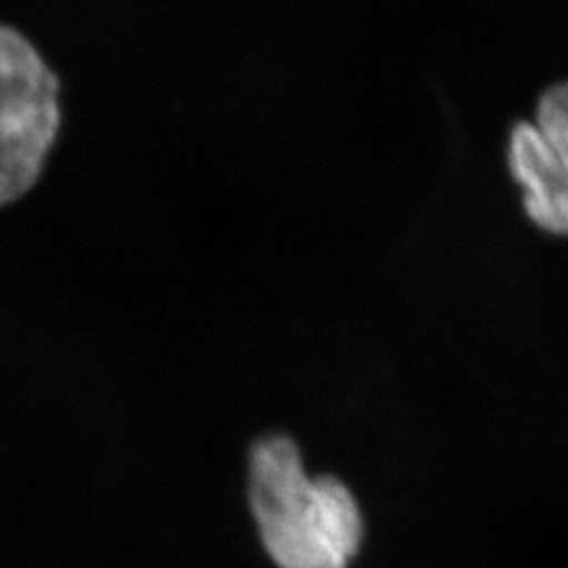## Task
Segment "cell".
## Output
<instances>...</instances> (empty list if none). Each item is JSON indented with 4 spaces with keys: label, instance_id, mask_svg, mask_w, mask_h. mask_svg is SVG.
Instances as JSON below:
<instances>
[{
    "label": "cell",
    "instance_id": "cell-1",
    "mask_svg": "<svg viewBox=\"0 0 568 568\" xmlns=\"http://www.w3.org/2000/svg\"><path fill=\"white\" fill-rule=\"evenodd\" d=\"M246 505L275 568H351L361 557L358 497L339 476H311L290 434H265L248 446Z\"/></svg>",
    "mask_w": 568,
    "mask_h": 568
},
{
    "label": "cell",
    "instance_id": "cell-2",
    "mask_svg": "<svg viewBox=\"0 0 568 568\" xmlns=\"http://www.w3.org/2000/svg\"><path fill=\"white\" fill-rule=\"evenodd\" d=\"M58 131V77L20 31L0 24V206L39 181Z\"/></svg>",
    "mask_w": 568,
    "mask_h": 568
},
{
    "label": "cell",
    "instance_id": "cell-3",
    "mask_svg": "<svg viewBox=\"0 0 568 568\" xmlns=\"http://www.w3.org/2000/svg\"><path fill=\"white\" fill-rule=\"evenodd\" d=\"M507 162L526 216L549 235H568V81L540 95L536 119L514 123Z\"/></svg>",
    "mask_w": 568,
    "mask_h": 568
}]
</instances>
